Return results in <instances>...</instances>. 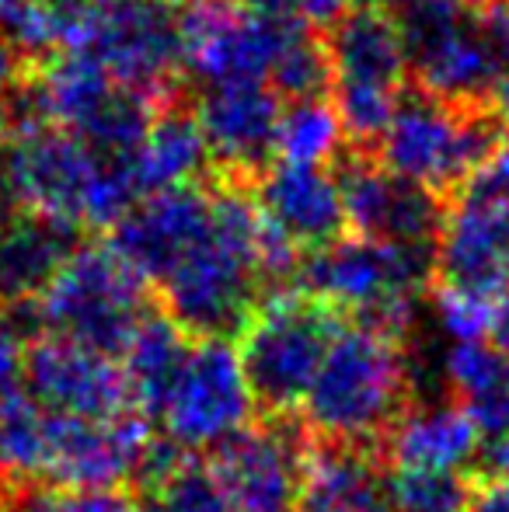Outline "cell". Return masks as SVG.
Masks as SVG:
<instances>
[{
    "label": "cell",
    "instance_id": "obj_1",
    "mask_svg": "<svg viewBox=\"0 0 509 512\" xmlns=\"http://www.w3.org/2000/svg\"><path fill=\"white\" fill-rule=\"evenodd\" d=\"M269 223L238 182L213 189V223L154 286L161 310L189 338H238L269 297L262 255Z\"/></svg>",
    "mask_w": 509,
    "mask_h": 512
},
{
    "label": "cell",
    "instance_id": "obj_2",
    "mask_svg": "<svg viewBox=\"0 0 509 512\" xmlns=\"http://www.w3.org/2000/svg\"><path fill=\"white\" fill-rule=\"evenodd\" d=\"M412 408V356L405 338L374 324L346 321L300 408L311 439L381 453L384 439Z\"/></svg>",
    "mask_w": 509,
    "mask_h": 512
},
{
    "label": "cell",
    "instance_id": "obj_3",
    "mask_svg": "<svg viewBox=\"0 0 509 512\" xmlns=\"http://www.w3.org/2000/svg\"><path fill=\"white\" fill-rule=\"evenodd\" d=\"M436 276V248L342 237L300 262L297 283L342 317L405 338Z\"/></svg>",
    "mask_w": 509,
    "mask_h": 512
},
{
    "label": "cell",
    "instance_id": "obj_4",
    "mask_svg": "<svg viewBox=\"0 0 509 512\" xmlns=\"http://www.w3.org/2000/svg\"><path fill=\"white\" fill-rule=\"evenodd\" d=\"M506 122L485 105H454L426 91H405L387 122L377 161L391 175L433 192L454 196L475 182L503 140Z\"/></svg>",
    "mask_w": 509,
    "mask_h": 512
},
{
    "label": "cell",
    "instance_id": "obj_5",
    "mask_svg": "<svg viewBox=\"0 0 509 512\" xmlns=\"http://www.w3.org/2000/svg\"><path fill=\"white\" fill-rule=\"evenodd\" d=\"M349 317L304 290L269 293L238 331V359L262 418L304 408L321 363Z\"/></svg>",
    "mask_w": 509,
    "mask_h": 512
},
{
    "label": "cell",
    "instance_id": "obj_6",
    "mask_svg": "<svg viewBox=\"0 0 509 512\" xmlns=\"http://www.w3.org/2000/svg\"><path fill=\"white\" fill-rule=\"evenodd\" d=\"M28 310L46 338L119 359L154 304L150 286L112 244H81Z\"/></svg>",
    "mask_w": 509,
    "mask_h": 512
},
{
    "label": "cell",
    "instance_id": "obj_7",
    "mask_svg": "<svg viewBox=\"0 0 509 512\" xmlns=\"http://www.w3.org/2000/svg\"><path fill=\"white\" fill-rule=\"evenodd\" d=\"M328 63H332L335 112L342 133L360 147L377 150L394 108L405 95L408 56L398 21L377 4L356 7L349 18L328 32Z\"/></svg>",
    "mask_w": 509,
    "mask_h": 512
},
{
    "label": "cell",
    "instance_id": "obj_8",
    "mask_svg": "<svg viewBox=\"0 0 509 512\" xmlns=\"http://www.w3.org/2000/svg\"><path fill=\"white\" fill-rule=\"evenodd\" d=\"M63 53L88 56L119 88L157 105L182 70L178 11L154 0H81Z\"/></svg>",
    "mask_w": 509,
    "mask_h": 512
},
{
    "label": "cell",
    "instance_id": "obj_9",
    "mask_svg": "<svg viewBox=\"0 0 509 512\" xmlns=\"http://www.w3.org/2000/svg\"><path fill=\"white\" fill-rule=\"evenodd\" d=\"M307 32L304 18H262L238 0H189L178 14L182 70L203 88L269 84L283 53Z\"/></svg>",
    "mask_w": 509,
    "mask_h": 512
},
{
    "label": "cell",
    "instance_id": "obj_10",
    "mask_svg": "<svg viewBox=\"0 0 509 512\" xmlns=\"http://www.w3.org/2000/svg\"><path fill=\"white\" fill-rule=\"evenodd\" d=\"M391 14L419 91L454 105H489L496 60L475 7L464 0H401Z\"/></svg>",
    "mask_w": 509,
    "mask_h": 512
},
{
    "label": "cell",
    "instance_id": "obj_11",
    "mask_svg": "<svg viewBox=\"0 0 509 512\" xmlns=\"http://www.w3.org/2000/svg\"><path fill=\"white\" fill-rule=\"evenodd\" d=\"M157 422L161 436L192 457L217 450L255 422V398L231 338H192Z\"/></svg>",
    "mask_w": 509,
    "mask_h": 512
},
{
    "label": "cell",
    "instance_id": "obj_12",
    "mask_svg": "<svg viewBox=\"0 0 509 512\" xmlns=\"http://www.w3.org/2000/svg\"><path fill=\"white\" fill-rule=\"evenodd\" d=\"M14 196L28 213L53 216L84 230L102 182L105 157L60 126H32L7 140Z\"/></svg>",
    "mask_w": 509,
    "mask_h": 512
},
{
    "label": "cell",
    "instance_id": "obj_13",
    "mask_svg": "<svg viewBox=\"0 0 509 512\" xmlns=\"http://www.w3.org/2000/svg\"><path fill=\"white\" fill-rule=\"evenodd\" d=\"M307 439V429L293 418H258L217 446L210 467L234 512H297Z\"/></svg>",
    "mask_w": 509,
    "mask_h": 512
},
{
    "label": "cell",
    "instance_id": "obj_14",
    "mask_svg": "<svg viewBox=\"0 0 509 512\" xmlns=\"http://www.w3.org/2000/svg\"><path fill=\"white\" fill-rule=\"evenodd\" d=\"M154 429L140 411L91 422L49 411V446L42 485L70 492H112L136 478Z\"/></svg>",
    "mask_w": 509,
    "mask_h": 512
},
{
    "label": "cell",
    "instance_id": "obj_15",
    "mask_svg": "<svg viewBox=\"0 0 509 512\" xmlns=\"http://www.w3.org/2000/svg\"><path fill=\"white\" fill-rule=\"evenodd\" d=\"M335 182L342 192L346 227L356 237L381 244L436 248L443 216H447L440 196L391 175L370 154L342 157V164L335 168Z\"/></svg>",
    "mask_w": 509,
    "mask_h": 512
},
{
    "label": "cell",
    "instance_id": "obj_16",
    "mask_svg": "<svg viewBox=\"0 0 509 512\" xmlns=\"http://www.w3.org/2000/svg\"><path fill=\"white\" fill-rule=\"evenodd\" d=\"M21 380L28 398L53 415L109 422L136 411L119 359L60 342V338L42 335L28 342Z\"/></svg>",
    "mask_w": 509,
    "mask_h": 512
},
{
    "label": "cell",
    "instance_id": "obj_17",
    "mask_svg": "<svg viewBox=\"0 0 509 512\" xmlns=\"http://www.w3.org/2000/svg\"><path fill=\"white\" fill-rule=\"evenodd\" d=\"M433 283L482 293L492 300L509 297V199L464 189L443 216L436 241Z\"/></svg>",
    "mask_w": 509,
    "mask_h": 512
},
{
    "label": "cell",
    "instance_id": "obj_18",
    "mask_svg": "<svg viewBox=\"0 0 509 512\" xmlns=\"http://www.w3.org/2000/svg\"><path fill=\"white\" fill-rule=\"evenodd\" d=\"M213 189L182 185V189L143 196L123 220L112 227V251L154 290L182 255L210 230Z\"/></svg>",
    "mask_w": 509,
    "mask_h": 512
},
{
    "label": "cell",
    "instance_id": "obj_19",
    "mask_svg": "<svg viewBox=\"0 0 509 512\" xmlns=\"http://www.w3.org/2000/svg\"><path fill=\"white\" fill-rule=\"evenodd\" d=\"M279 112L283 105L269 84H227L199 95L196 122L210 157L224 164L238 182V175L258 178L272 164Z\"/></svg>",
    "mask_w": 509,
    "mask_h": 512
},
{
    "label": "cell",
    "instance_id": "obj_20",
    "mask_svg": "<svg viewBox=\"0 0 509 512\" xmlns=\"http://www.w3.org/2000/svg\"><path fill=\"white\" fill-rule=\"evenodd\" d=\"M255 206L272 230L286 237L297 251H321L342 241L346 209L335 171L297 168V164L272 161L255 178Z\"/></svg>",
    "mask_w": 509,
    "mask_h": 512
},
{
    "label": "cell",
    "instance_id": "obj_21",
    "mask_svg": "<svg viewBox=\"0 0 509 512\" xmlns=\"http://www.w3.org/2000/svg\"><path fill=\"white\" fill-rule=\"evenodd\" d=\"M81 230L42 213L0 220V307H32L70 255L81 248Z\"/></svg>",
    "mask_w": 509,
    "mask_h": 512
},
{
    "label": "cell",
    "instance_id": "obj_22",
    "mask_svg": "<svg viewBox=\"0 0 509 512\" xmlns=\"http://www.w3.org/2000/svg\"><path fill=\"white\" fill-rule=\"evenodd\" d=\"M482 450V432L454 398L433 405H412L391 436L384 439L381 457L391 471H436L461 474Z\"/></svg>",
    "mask_w": 509,
    "mask_h": 512
},
{
    "label": "cell",
    "instance_id": "obj_23",
    "mask_svg": "<svg viewBox=\"0 0 509 512\" xmlns=\"http://www.w3.org/2000/svg\"><path fill=\"white\" fill-rule=\"evenodd\" d=\"M210 161L213 157L196 112H185L182 105H161L133 157V175L143 196H154V192L196 185Z\"/></svg>",
    "mask_w": 509,
    "mask_h": 512
},
{
    "label": "cell",
    "instance_id": "obj_24",
    "mask_svg": "<svg viewBox=\"0 0 509 512\" xmlns=\"http://www.w3.org/2000/svg\"><path fill=\"white\" fill-rule=\"evenodd\" d=\"M189 345L192 338L161 307H154L140 321L136 335L129 338L126 352L119 356L129 380V394H133V408L147 422L161 415L164 398H168L171 384H175L178 370L189 356Z\"/></svg>",
    "mask_w": 509,
    "mask_h": 512
},
{
    "label": "cell",
    "instance_id": "obj_25",
    "mask_svg": "<svg viewBox=\"0 0 509 512\" xmlns=\"http://www.w3.org/2000/svg\"><path fill=\"white\" fill-rule=\"evenodd\" d=\"M49 446V411L21 387L0 394V488L42 485Z\"/></svg>",
    "mask_w": 509,
    "mask_h": 512
},
{
    "label": "cell",
    "instance_id": "obj_26",
    "mask_svg": "<svg viewBox=\"0 0 509 512\" xmlns=\"http://www.w3.org/2000/svg\"><path fill=\"white\" fill-rule=\"evenodd\" d=\"M342 140L346 133H342L335 105L328 98H304L279 112L272 157L279 164H297V168H328L339 157Z\"/></svg>",
    "mask_w": 509,
    "mask_h": 512
},
{
    "label": "cell",
    "instance_id": "obj_27",
    "mask_svg": "<svg viewBox=\"0 0 509 512\" xmlns=\"http://www.w3.org/2000/svg\"><path fill=\"white\" fill-rule=\"evenodd\" d=\"M136 499H140V512H234L210 460L203 457L182 460L161 485Z\"/></svg>",
    "mask_w": 509,
    "mask_h": 512
},
{
    "label": "cell",
    "instance_id": "obj_28",
    "mask_svg": "<svg viewBox=\"0 0 509 512\" xmlns=\"http://www.w3.org/2000/svg\"><path fill=\"white\" fill-rule=\"evenodd\" d=\"M471 478L436 471H391L387 467V509L391 512H468Z\"/></svg>",
    "mask_w": 509,
    "mask_h": 512
},
{
    "label": "cell",
    "instance_id": "obj_29",
    "mask_svg": "<svg viewBox=\"0 0 509 512\" xmlns=\"http://www.w3.org/2000/svg\"><path fill=\"white\" fill-rule=\"evenodd\" d=\"M0 512H140V499L123 488L70 492L53 485H18L0 488Z\"/></svg>",
    "mask_w": 509,
    "mask_h": 512
},
{
    "label": "cell",
    "instance_id": "obj_30",
    "mask_svg": "<svg viewBox=\"0 0 509 512\" xmlns=\"http://www.w3.org/2000/svg\"><path fill=\"white\" fill-rule=\"evenodd\" d=\"M328 84H332V63H328L325 42L314 39V32L300 35L269 77V88L276 91V98H286V102L325 98Z\"/></svg>",
    "mask_w": 509,
    "mask_h": 512
},
{
    "label": "cell",
    "instance_id": "obj_31",
    "mask_svg": "<svg viewBox=\"0 0 509 512\" xmlns=\"http://www.w3.org/2000/svg\"><path fill=\"white\" fill-rule=\"evenodd\" d=\"M429 300H433L436 324L443 328V335L454 338V345L492 338V328L499 321V307H503V300L454 290V286H443V283L429 286Z\"/></svg>",
    "mask_w": 509,
    "mask_h": 512
},
{
    "label": "cell",
    "instance_id": "obj_32",
    "mask_svg": "<svg viewBox=\"0 0 509 512\" xmlns=\"http://www.w3.org/2000/svg\"><path fill=\"white\" fill-rule=\"evenodd\" d=\"M25 338L14 324V310L0 307V394L14 391L25 370Z\"/></svg>",
    "mask_w": 509,
    "mask_h": 512
},
{
    "label": "cell",
    "instance_id": "obj_33",
    "mask_svg": "<svg viewBox=\"0 0 509 512\" xmlns=\"http://www.w3.org/2000/svg\"><path fill=\"white\" fill-rule=\"evenodd\" d=\"M356 0H297V11L300 18H304V25L318 28V32H332L335 25H339L342 18H349V14L356 11Z\"/></svg>",
    "mask_w": 509,
    "mask_h": 512
},
{
    "label": "cell",
    "instance_id": "obj_34",
    "mask_svg": "<svg viewBox=\"0 0 509 512\" xmlns=\"http://www.w3.org/2000/svg\"><path fill=\"white\" fill-rule=\"evenodd\" d=\"M468 189L492 192V196H506L509 199V126L503 129V140H499L496 154L489 157V164L478 171L475 182H471Z\"/></svg>",
    "mask_w": 509,
    "mask_h": 512
},
{
    "label": "cell",
    "instance_id": "obj_35",
    "mask_svg": "<svg viewBox=\"0 0 509 512\" xmlns=\"http://www.w3.org/2000/svg\"><path fill=\"white\" fill-rule=\"evenodd\" d=\"M471 478L485 481H509V432L492 436L489 443L478 450V471Z\"/></svg>",
    "mask_w": 509,
    "mask_h": 512
},
{
    "label": "cell",
    "instance_id": "obj_36",
    "mask_svg": "<svg viewBox=\"0 0 509 512\" xmlns=\"http://www.w3.org/2000/svg\"><path fill=\"white\" fill-rule=\"evenodd\" d=\"M468 512H509V481L471 478Z\"/></svg>",
    "mask_w": 509,
    "mask_h": 512
},
{
    "label": "cell",
    "instance_id": "obj_37",
    "mask_svg": "<svg viewBox=\"0 0 509 512\" xmlns=\"http://www.w3.org/2000/svg\"><path fill=\"white\" fill-rule=\"evenodd\" d=\"M25 67H28L25 56L0 35V95H7V91H14L18 84H25Z\"/></svg>",
    "mask_w": 509,
    "mask_h": 512
},
{
    "label": "cell",
    "instance_id": "obj_38",
    "mask_svg": "<svg viewBox=\"0 0 509 512\" xmlns=\"http://www.w3.org/2000/svg\"><path fill=\"white\" fill-rule=\"evenodd\" d=\"M238 4L262 18H300L297 0H238Z\"/></svg>",
    "mask_w": 509,
    "mask_h": 512
},
{
    "label": "cell",
    "instance_id": "obj_39",
    "mask_svg": "<svg viewBox=\"0 0 509 512\" xmlns=\"http://www.w3.org/2000/svg\"><path fill=\"white\" fill-rule=\"evenodd\" d=\"M492 345H496L499 356H506V363H509V297L503 300V307H499V321H496V328H492Z\"/></svg>",
    "mask_w": 509,
    "mask_h": 512
},
{
    "label": "cell",
    "instance_id": "obj_40",
    "mask_svg": "<svg viewBox=\"0 0 509 512\" xmlns=\"http://www.w3.org/2000/svg\"><path fill=\"white\" fill-rule=\"evenodd\" d=\"M297 512H356V509H346V506H328V502H311V499H300Z\"/></svg>",
    "mask_w": 509,
    "mask_h": 512
},
{
    "label": "cell",
    "instance_id": "obj_41",
    "mask_svg": "<svg viewBox=\"0 0 509 512\" xmlns=\"http://www.w3.org/2000/svg\"><path fill=\"white\" fill-rule=\"evenodd\" d=\"M154 4H164V7H171V11H182L189 0H154Z\"/></svg>",
    "mask_w": 509,
    "mask_h": 512
},
{
    "label": "cell",
    "instance_id": "obj_42",
    "mask_svg": "<svg viewBox=\"0 0 509 512\" xmlns=\"http://www.w3.org/2000/svg\"><path fill=\"white\" fill-rule=\"evenodd\" d=\"M398 4H401V0H377V7H384V11H394Z\"/></svg>",
    "mask_w": 509,
    "mask_h": 512
},
{
    "label": "cell",
    "instance_id": "obj_43",
    "mask_svg": "<svg viewBox=\"0 0 509 512\" xmlns=\"http://www.w3.org/2000/svg\"><path fill=\"white\" fill-rule=\"evenodd\" d=\"M464 4H468V7H475V11H478V7H489L492 0H464Z\"/></svg>",
    "mask_w": 509,
    "mask_h": 512
}]
</instances>
